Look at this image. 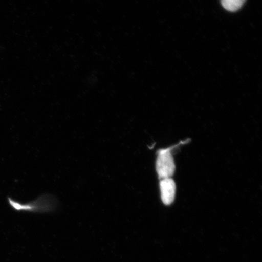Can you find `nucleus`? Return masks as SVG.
I'll return each mask as SVG.
<instances>
[{
    "label": "nucleus",
    "instance_id": "nucleus-1",
    "mask_svg": "<svg viewBox=\"0 0 262 262\" xmlns=\"http://www.w3.org/2000/svg\"><path fill=\"white\" fill-rule=\"evenodd\" d=\"M8 201L11 207L16 212H26L34 214H49L57 210L59 202L54 195L42 194L34 201L25 203L19 202L11 198Z\"/></svg>",
    "mask_w": 262,
    "mask_h": 262
},
{
    "label": "nucleus",
    "instance_id": "nucleus-2",
    "mask_svg": "<svg viewBox=\"0 0 262 262\" xmlns=\"http://www.w3.org/2000/svg\"><path fill=\"white\" fill-rule=\"evenodd\" d=\"M176 169L171 149L160 150L156 162V170L160 179L171 178Z\"/></svg>",
    "mask_w": 262,
    "mask_h": 262
},
{
    "label": "nucleus",
    "instance_id": "nucleus-3",
    "mask_svg": "<svg viewBox=\"0 0 262 262\" xmlns=\"http://www.w3.org/2000/svg\"><path fill=\"white\" fill-rule=\"evenodd\" d=\"M160 193L163 204L171 205L174 201L176 186L171 178L163 179L160 183Z\"/></svg>",
    "mask_w": 262,
    "mask_h": 262
},
{
    "label": "nucleus",
    "instance_id": "nucleus-4",
    "mask_svg": "<svg viewBox=\"0 0 262 262\" xmlns=\"http://www.w3.org/2000/svg\"><path fill=\"white\" fill-rule=\"evenodd\" d=\"M246 0H221L222 5L226 10L235 12L240 9L244 5Z\"/></svg>",
    "mask_w": 262,
    "mask_h": 262
}]
</instances>
